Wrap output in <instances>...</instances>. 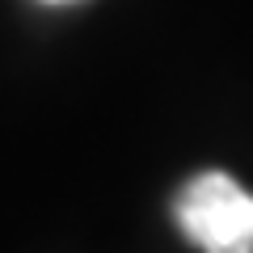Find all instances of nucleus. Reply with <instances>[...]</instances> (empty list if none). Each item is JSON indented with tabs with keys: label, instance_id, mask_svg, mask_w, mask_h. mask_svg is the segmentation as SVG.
I'll return each instance as SVG.
<instances>
[{
	"label": "nucleus",
	"instance_id": "1",
	"mask_svg": "<svg viewBox=\"0 0 253 253\" xmlns=\"http://www.w3.org/2000/svg\"><path fill=\"white\" fill-rule=\"evenodd\" d=\"M177 228L203 253H253V194L228 173H199L177 190Z\"/></svg>",
	"mask_w": 253,
	"mask_h": 253
},
{
	"label": "nucleus",
	"instance_id": "2",
	"mask_svg": "<svg viewBox=\"0 0 253 253\" xmlns=\"http://www.w3.org/2000/svg\"><path fill=\"white\" fill-rule=\"evenodd\" d=\"M51 4H63V0H51Z\"/></svg>",
	"mask_w": 253,
	"mask_h": 253
}]
</instances>
